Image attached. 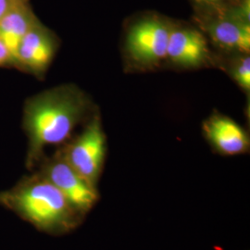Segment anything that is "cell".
Returning a JSON list of instances; mask_svg holds the SVG:
<instances>
[{"label": "cell", "mask_w": 250, "mask_h": 250, "mask_svg": "<svg viewBox=\"0 0 250 250\" xmlns=\"http://www.w3.org/2000/svg\"><path fill=\"white\" fill-rule=\"evenodd\" d=\"M89 108V100L74 86H60L27 102L23 129L28 137L26 165L32 169L46 146L61 145L72 135Z\"/></svg>", "instance_id": "cell-1"}, {"label": "cell", "mask_w": 250, "mask_h": 250, "mask_svg": "<svg viewBox=\"0 0 250 250\" xmlns=\"http://www.w3.org/2000/svg\"><path fill=\"white\" fill-rule=\"evenodd\" d=\"M0 206L41 232L62 235L80 225L83 216L53 184L39 172L0 192Z\"/></svg>", "instance_id": "cell-2"}, {"label": "cell", "mask_w": 250, "mask_h": 250, "mask_svg": "<svg viewBox=\"0 0 250 250\" xmlns=\"http://www.w3.org/2000/svg\"><path fill=\"white\" fill-rule=\"evenodd\" d=\"M107 152V139L99 117L61 152L63 159L92 188H97Z\"/></svg>", "instance_id": "cell-3"}, {"label": "cell", "mask_w": 250, "mask_h": 250, "mask_svg": "<svg viewBox=\"0 0 250 250\" xmlns=\"http://www.w3.org/2000/svg\"><path fill=\"white\" fill-rule=\"evenodd\" d=\"M58 188L83 216L99 200L98 189L92 188L63 159L61 153L45 161L40 171Z\"/></svg>", "instance_id": "cell-4"}, {"label": "cell", "mask_w": 250, "mask_h": 250, "mask_svg": "<svg viewBox=\"0 0 250 250\" xmlns=\"http://www.w3.org/2000/svg\"><path fill=\"white\" fill-rule=\"evenodd\" d=\"M170 27L159 19H144L127 35L126 48L136 62L152 64L167 58Z\"/></svg>", "instance_id": "cell-5"}, {"label": "cell", "mask_w": 250, "mask_h": 250, "mask_svg": "<svg viewBox=\"0 0 250 250\" xmlns=\"http://www.w3.org/2000/svg\"><path fill=\"white\" fill-rule=\"evenodd\" d=\"M56 49L53 35L37 21L19 45L16 63L36 74L43 73L52 62Z\"/></svg>", "instance_id": "cell-6"}, {"label": "cell", "mask_w": 250, "mask_h": 250, "mask_svg": "<svg viewBox=\"0 0 250 250\" xmlns=\"http://www.w3.org/2000/svg\"><path fill=\"white\" fill-rule=\"evenodd\" d=\"M207 39L199 31L190 28L170 29L167 58L184 67H196L208 59Z\"/></svg>", "instance_id": "cell-7"}, {"label": "cell", "mask_w": 250, "mask_h": 250, "mask_svg": "<svg viewBox=\"0 0 250 250\" xmlns=\"http://www.w3.org/2000/svg\"><path fill=\"white\" fill-rule=\"evenodd\" d=\"M206 137L221 154L233 156L249 150L250 137L240 125L228 117L214 115L203 125Z\"/></svg>", "instance_id": "cell-8"}, {"label": "cell", "mask_w": 250, "mask_h": 250, "mask_svg": "<svg viewBox=\"0 0 250 250\" xmlns=\"http://www.w3.org/2000/svg\"><path fill=\"white\" fill-rule=\"evenodd\" d=\"M37 21L29 0H15L0 19V41L9 50L13 63H16L19 45L22 38Z\"/></svg>", "instance_id": "cell-9"}, {"label": "cell", "mask_w": 250, "mask_h": 250, "mask_svg": "<svg viewBox=\"0 0 250 250\" xmlns=\"http://www.w3.org/2000/svg\"><path fill=\"white\" fill-rule=\"evenodd\" d=\"M209 36L225 49L249 54L250 50V26L236 17L232 11H226L208 25Z\"/></svg>", "instance_id": "cell-10"}, {"label": "cell", "mask_w": 250, "mask_h": 250, "mask_svg": "<svg viewBox=\"0 0 250 250\" xmlns=\"http://www.w3.org/2000/svg\"><path fill=\"white\" fill-rule=\"evenodd\" d=\"M232 77L242 89L250 92V58L249 55H246L235 64L232 70Z\"/></svg>", "instance_id": "cell-11"}, {"label": "cell", "mask_w": 250, "mask_h": 250, "mask_svg": "<svg viewBox=\"0 0 250 250\" xmlns=\"http://www.w3.org/2000/svg\"><path fill=\"white\" fill-rule=\"evenodd\" d=\"M9 62L13 63L11 56L7 47L0 41V66H3Z\"/></svg>", "instance_id": "cell-12"}, {"label": "cell", "mask_w": 250, "mask_h": 250, "mask_svg": "<svg viewBox=\"0 0 250 250\" xmlns=\"http://www.w3.org/2000/svg\"><path fill=\"white\" fill-rule=\"evenodd\" d=\"M224 1L226 0H194V2L199 5V6H212V7H217L220 6L221 4H223Z\"/></svg>", "instance_id": "cell-13"}, {"label": "cell", "mask_w": 250, "mask_h": 250, "mask_svg": "<svg viewBox=\"0 0 250 250\" xmlns=\"http://www.w3.org/2000/svg\"><path fill=\"white\" fill-rule=\"evenodd\" d=\"M15 0H0V19L2 18Z\"/></svg>", "instance_id": "cell-14"}]
</instances>
